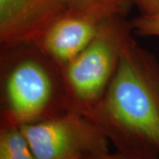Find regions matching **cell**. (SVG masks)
<instances>
[{"label": "cell", "instance_id": "5", "mask_svg": "<svg viewBox=\"0 0 159 159\" xmlns=\"http://www.w3.org/2000/svg\"><path fill=\"white\" fill-rule=\"evenodd\" d=\"M69 10V0H0V46L34 42Z\"/></svg>", "mask_w": 159, "mask_h": 159}, {"label": "cell", "instance_id": "2", "mask_svg": "<svg viewBox=\"0 0 159 159\" xmlns=\"http://www.w3.org/2000/svg\"><path fill=\"white\" fill-rule=\"evenodd\" d=\"M0 126H22L69 109L62 68L33 42L1 46Z\"/></svg>", "mask_w": 159, "mask_h": 159}, {"label": "cell", "instance_id": "3", "mask_svg": "<svg viewBox=\"0 0 159 159\" xmlns=\"http://www.w3.org/2000/svg\"><path fill=\"white\" fill-rule=\"evenodd\" d=\"M134 34L131 20L126 17L108 18L102 21L90 43L62 67L70 111L88 117L97 107Z\"/></svg>", "mask_w": 159, "mask_h": 159}, {"label": "cell", "instance_id": "10", "mask_svg": "<svg viewBox=\"0 0 159 159\" xmlns=\"http://www.w3.org/2000/svg\"><path fill=\"white\" fill-rule=\"evenodd\" d=\"M141 14H151L159 11V0H131Z\"/></svg>", "mask_w": 159, "mask_h": 159}, {"label": "cell", "instance_id": "4", "mask_svg": "<svg viewBox=\"0 0 159 159\" xmlns=\"http://www.w3.org/2000/svg\"><path fill=\"white\" fill-rule=\"evenodd\" d=\"M37 159H84L109 151V140L83 114L67 111L20 126Z\"/></svg>", "mask_w": 159, "mask_h": 159}, {"label": "cell", "instance_id": "1", "mask_svg": "<svg viewBox=\"0 0 159 159\" xmlns=\"http://www.w3.org/2000/svg\"><path fill=\"white\" fill-rule=\"evenodd\" d=\"M88 118L117 151L159 157V59L134 36L108 89Z\"/></svg>", "mask_w": 159, "mask_h": 159}, {"label": "cell", "instance_id": "11", "mask_svg": "<svg viewBox=\"0 0 159 159\" xmlns=\"http://www.w3.org/2000/svg\"><path fill=\"white\" fill-rule=\"evenodd\" d=\"M84 159H159V157H137L134 155H129V154L123 153L120 151H115L114 153H110L109 151L103 152V153L97 154V155H93L90 157H85Z\"/></svg>", "mask_w": 159, "mask_h": 159}, {"label": "cell", "instance_id": "6", "mask_svg": "<svg viewBox=\"0 0 159 159\" xmlns=\"http://www.w3.org/2000/svg\"><path fill=\"white\" fill-rule=\"evenodd\" d=\"M103 20L69 9L33 43L62 68L90 43Z\"/></svg>", "mask_w": 159, "mask_h": 159}, {"label": "cell", "instance_id": "9", "mask_svg": "<svg viewBox=\"0 0 159 159\" xmlns=\"http://www.w3.org/2000/svg\"><path fill=\"white\" fill-rule=\"evenodd\" d=\"M134 34L143 37H159V11L141 14L131 20Z\"/></svg>", "mask_w": 159, "mask_h": 159}, {"label": "cell", "instance_id": "8", "mask_svg": "<svg viewBox=\"0 0 159 159\" xmlns=\"http://www.w3.org/2000/svg\"><path fill=\"white\" fill-rule=\"evenodd\" d=\"M0 159H37L19 126H0Z\"/></svg>", "mask_w": 159, "mask_h": 159}, {"label": "cell", "instance_id": "7", "mask_svg": "<svg viewBox=\"0 0 159 159\" xmlns=\"http://www.w3.org/2000/svg\"><path fill=\"white\" fill-rule=\"evenodd\" d=\"M131 0H69V9L101 20L126 17L133 7Z\"/></svg>", "mask_w": 159, "mask_h": 159}]
</instances>
